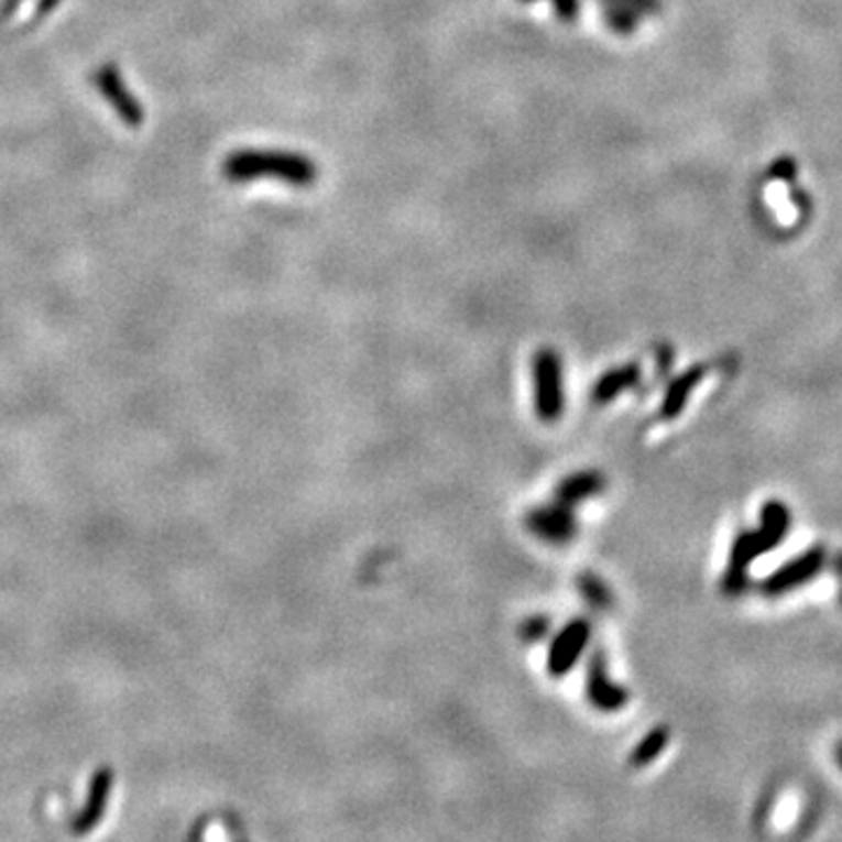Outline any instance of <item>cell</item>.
I'll use <instances>...</instances> for the list:
<instances>
[{
  "instance_id": "obj_1",
  "label": "cell",
  "mask_w": 842,
  "mask_h": 842,
  "mask_svg": "<svg viewBox=\"0 0 842 842\" xmlns=\"http://www.w3.org/2000/svg\"><path fill=\"white\" fill-rule=\"evenodd\" d=\"M222 176L230 183L281 181L293 187H309L318 178V166L303 153L288 150L241 147L222 160Z\"/></svg>"
},
{
  "instance_id": "obj_2",
  "label": "cell",
  "mask_w": 842,
  "mask_h": 842,
  "mask_svg": "<svg viewBox=\"0 0 842 842\" xmlns=\"http://www.w3.org/2000/svg\"><path fill=\"white\" fill-rule=\"evenodd\" d=\"M791 529V513L781 501H767L761 511V527L754 532H742L730 550L728 571L723 576V592L740 594L748 583V567L754 559L775 550L781 538Z\"/></svg>"
},
{
  "instance_id": "obj_3",
  "label": "cell",
  "mask_w": 842,
  "mask_h": 842,
  "mask_svg": "<svg viewBox=\"0 0 842 842\" xmlns=\"http://www.w3.org/2000/svg\"><path fill=\"white\" fill-rule=\"evenodd\" d=\"M534 405L540 422H557L565 412V380L557 351L540 349L534 359Z\"/></svg>"
},
{
  "instance_id": "obj_4",
  "label": "cell",
  "mask_w": 842,
  "mask_h": 842,
  "mask_svg": "<svg viewBox=\"0 0 842 842\" xmlns=\"http://www.w3.org/2000/svg\"><path fill=\"white\" fill-rule=\"evenodd\" d=\"M89 83L97 87L101 99L116 110V116L131 129H136L145 120V110L141 101L134 97V91L124 83V75L118 64H103L91 73Z\"/></svg>"
},
{
  "instance_id": "obj_5",
  "label": "cell",
  "mask_w": 842,
  "mask_h": 842,
  "mask_svg": "<svg viewBox=\"0 0 842 842\" xmlns=\"http://www.w3.org/2000/svg\"><path fill=\"white\" fill-rule=\"evenodd\" d=\"M823 561H827V550H823L821 546H814L808 553H802L796 559H791L789 565L779 567L773 576H767L761 588L765 594H770V597L791 592V590L800 588L802 583H808L810 578H814L821 571Z\"/></svg>"
},
{
  "instance_id": "obj_6",
  "label": "cell",
  "mask_w": 842,
  "mask_h": 842,
  "mask_svg": "<svg viewBox=\"0 0 842 842\" xmlns=\"http://www.w3.org/2000/svg\"><path fill=\"white\" fill-rule=\"evenodd\" d=\"M524 524H527V529L536 538L550 543V546H567L576 536V520L571 513V505L559 501L553 505H543V509H534Z\"/></svg>"
},
{
  "instance_id": "obj_7",
  "label": "cell",
  "mask_w": 842,
  "mask_h": 842,
  "mask_svg": "<svg viewBox=\"0 0 842 842\" xmlns=\"http://www.w3.org/2000/svg\"><path fill=\"white\" fill-rule=\"evenodd\" d=\"M590 642V623L586 621H571L569 625L561 627V632L555 636L548 653V671L553 677H565L573 669L580 655H583L586 646Z\"/></svg>"
},
{
  "instance_id": "obj_8",
  "label": "cell",
  "mask_w": 842,
  "mask_h": 842,
  "mask_svg": "<svg viewBox=\"0 0 842 842\" xmlns=\"http://www.w3.org/2000/svg\"><path fill=\"white\" fill-rule=\"evenodd\" d=\"M588 698L597 709L606 711V714L623 709L630 700L627 690L609 679L606 658H604L602 650H597L592 655V663L588 669Z\"/></svg>"
},
{
  "instance_id": "obj_9",
  "label": "cell",
  "mask_w": 842,
  "mask_h": 842,
  "mask_svg": "<svg viewBox=\"0 0 842 842\" xmlns=\"http://www.w3.org/2000/svg\"><path fill=\"white\" fill-rule=\"evenodd\" d=\"M110 786H112V773L108 770V767H103V770H99L97 775L91 777V781H89V796H87L85 808L78 814V819L73 821V831L75 833H87V831H91L94 827H97L99 819L106 812Z\"/></svg>"
},
{
  "instance_id": "obj_10",
  "label": "cell",
  "mask_w": 842,
  "mask_h": 842,
  "mask_svg": "<svg viewBox=\"0 0 842 842\" xmlns=\"http://www.w3.org/2000/svg\"><path fill=\"white\" fill-rule=\"evenodd\" d=\"M642 380V370L639 365H621V368H613L609 370L602 380H597V384L592 386V401L604 405V403H611L613 398L621 396L623 391L636 386V382Z\"/></svg>"
},
{
  "instance_id": "obj_11",
  "label": "cell",
  "mask_w": 842,
  "mask_h": 842,
  "mask_svg": "<svg viewBox=\"0 0 842 842\" xmlns=\"http://www.w3.org/2000/svg\"><path fill=\"white\" fill-rule=\"evenodd\" d=\"M704 378V368L702 365H692L688 368L686 372H681L679 378H674V382L667 386V393H665V401H663V417L665 419H674L681 415V409L686 407V401L692 393V389H696Z\"/></svg>"
},
{
  "instance_id": "obj_12",
  "label": "cell",
  "mask_w": 842,
  "mask_h": 842,
  "mask_svg": "<svg viewBox=\"0 0 842 842\" xmlns=\"http://www.w3.org/2000/svg\"><path fill=\"white\" fill-rule=\"evenodd\" d=\"M604 478L594 473V471H583V473H573L567 480H561L557 486V501L565 505H573L583 499H590L592 494L602 492Z\"/></svg>"
},
{
  "instance_id": "obj_13",
  "label": "cell",
  "mask_w": 842,
  "mask_h": 842,
  "mask_svg": "<svg viewBox=\"0 0 842 842\" xmlns=\"http://www.w3.org/2000/svg\"><path fill=\"white\" fill-rule=\"evenodd\" d=\"M667 742H669L667 728H665V725L653 728L650 733H648L639 744L634 746V752H632V756H630V763H632L634 767H644V765L653 763L655 758H658V756L665 752Z\"/></svg>"
},
{
  "instance_id": "obj_14",
  "label": "cell",
  "mask_w": 842,
  "mask_h": 842,
  "mask_svg": "<svg viewBox=\"0 0 842 842\" xmlns=\"http://www.w3.org/2000/svg\"><path fill=\"white\" fill-rule=\"evenodd\" d=\"M604 17L613 31L632 33L636 26H639L642 14L625 3H617V0H604Z\"/></svg>"
},
{
  "instance_id": "obj_15",
  "label": "cell",
  "mask_w": 842,
  "mask_h": 842,
  "mask_svg": "<svg viewBox=\"0 0 842 842\" xmlns=\"http://www.w3.org/2000/svg\"><path fill=\"white\" fill-rule=\"evenodd\" d=\"M578 590L583 592V597L588 599V604L594 609H606L611 604V590L606 588L602 578H597L592 573H586V576L578 578Z\"/></svg>"
},
{
  "instance_id": "obj_16",
  "label": "cell",
  "mask_w": 842,
  "mask_h": 842,
  "mask_svg": "<svg viewBox=\"0 0 842 842\" xmlns=\"http://www.w3.org/2000/svg\"><path fill=\"white\" fill-rule=\"evenodd\" d=\"M546 634H548V621L540 615L529 617V621L522 625V639H527V642H538Z\"/></svg>"
},
{
  "instance_id": "obj_17",
  "label": "cell",
  "mask_w": 842,
  "mask_h": 842,
  "mask_svg": "<svg viewBox=\"0 0 842 842\" xmlns=\"http://www.w3.org/2000/svg\"><path fill=\"white\" fill-rule=\"evenodd\" d=\"M555 12L559 19L565 22H573V19L580 14V0H550Z\"/></svg>"
},
{
  "instance_id": "obj_18",
  "label": "cell",
  "mask_w": 842,
  "mask_h": 842,
  "mask_svg": "<svg viewBox=\"0 0 842 842\" xmlns=\"http://www.w3.org/2000/svg\"><path fill=\"white\" fill-rule=\"evenodd\" d=\"M617 3H625L630 8H634L639 14H648V12H660L663 3L660 0H617Z\"/></svg>"
},
{
  "instance_id": "obj_19",
  "label": "cell",
  "mask_w": 842,
  "mask_h": 842,
  "mask_svg": "<svg viewBox=\"0 0 842 842\" xmlns=\"http://www.w3.org/2000/svg\"><path fill=\"white\" fill-rule=\"evenodd\" d=\"M22 3H24V0H6V6L0 8V19H3V22H8V19L19 10V6H22Z\"/></svg>"
},
{
  "instance_id": "obj_20",
  "label": "cell",
  "mask_w": 842,
  "mask_h": 842,
  "mask_svg": "<svg viewBox=\"0 0 842 842\" xmlns=\"http://www.w3.org/2000/svg\"><path fill=\"white\" fill-rule=\"evenodd\" d=\"M835 761H838V765L842 767V742L835 746Z\"/></svg>"
},
{
  "instance_id": "obj_21",
  "label": "cell",
  "mask_w": 842,
  "mask_h": 842,
  "mask_svg": "<svg viewBox=\"0 0 842 842\" xmlns=\"http://www.w3.org/2000/svg\"><path fill=\"white\" fill-rule=\"evenodd\" d=\"M522 3H536V0H522Z\"/></svg>"
}]
</instances>
